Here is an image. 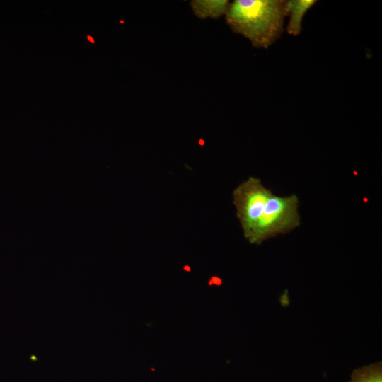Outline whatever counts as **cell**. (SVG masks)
<instances>
[{
	"instance_id": "1",
	"label": "cell",
	"mask_w": 382,
	"mask_h": 382,
	"mask_svg": "<svg viewBox=\"0 0 382 382\" xmlns=\"http://www.w3.org/2000/svg\"><path fill=\"white\" fill-rule=\"evenodd\" d=\"M232 195L244 238L251 244L260 245L301 224L298 197L276 195L257 178L249 177Z\"/></svg>"
},
{
	"instance_id": "2",
	"label": "cell",
	"mask_w": 382,
	"mask_h": 382,
	"mask_svg": "<svg viewBox=\"0 0 382 382\" xmlns=\"http://www.w3.org/2000/svg\"><path fill=\"white\" fill-rule=\"evenodd\" d=\"M226 21L231 30L257 48H267L284 31L286 1L236 0L230 3Z\"/></svg>"
},
{
	"instance_id": "3",
	"label": "cell",
	"mask_w": 382,
	"mask_h": 382,
	"mask_svg": "<svg viewBox=\"0 0 382 382\" xmlns=\"http://www.w3.org/2000/svg\"><path fill=\"white\" fill-rule=\"evenodd\" d=\"M316 3L315 0L286 1V11L287 15H289L286 28L288 33L294 36L301 33L303 17Z\"/></svg>"
},
{
	"instance_id": "4",
	"label": "cell",
	"mask_w": 382,
	"mask_h": 382,
	"mask_svg": "<svg viewBox=\"0 0 382 382\" xmlns=\"http://www.w3.org/2000/svg\"><path fill=\"white\" fill-rule=\"evenodd\" d=\"M230 3L228 1H192L190 5L197 16L200 18H218L226 14Z\"/></svg>"
},
{
	"instance_id": "5",
	"label": "cell",
	"mask_w": 382,
	"mask_h": 382,
	"mask_svg": "<svg viewBox=\"0 0 382 382\" xmlns=\"http://www.w3.org/2000/svg\"><path fill=\"white\" fill-rule=\"evenodd\" d=\"M349 382H382L381 362L354 370Z\"/></svg>"
},
{
	"instance_id": "6",
	"label": "cell",
	"mask_w": 382,
	"mask_h": 382,
	"mask_svg": "<svg viewBox=\"0 0 382 382\" xmlns=\"http://www.w3.org/2000/svg\"><path fill=\"white\" fill-rule=\"evenodd\" d=\"M87 38L92 42H94V40L91 37V36H87Z\"/></svg>"
}]
</instances>
